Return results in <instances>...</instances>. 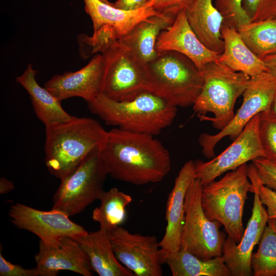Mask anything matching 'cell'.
<instances>
[{
  "mask_svg": "<svg viewBox=\"0 0 276 276\" xmlns=\"http://www.w3.org/2000/svg\"><path fill=\"white\" fill-rule=\"evenodd\" d=\"M100 150L108 175L135 185L158 182L171 168L167 149L147 133L113 128Z\"/></svg>",
  "mask_w": 276,
  "mask_h": 276,
  "instance_id": "6da1fadb",
  "label": "cell"
},
{
  "mask_svg": "<svg viewBox=\"0 0 276 276\" xmlns=\"http://www.w3.org/2000/svg\"><path fill=\"white\" fill-rule=\"evenodd\" d=\"M108 131L96 120L72 116L45 126L44 162L51 174L60 179L90 152L101 147Z\"/></svg>",
  "mask_w": 276,
  "mask_h": 276,
  "instance_id": "7a4b0ae2",
  "label": "cell"
},
{
  "mask_svg": "<svg viewBox=\"0 0 276 276\" xmlns=\"http://www.w3.org/2000/svg\"><path fill=\"white\" fill-rule=\"evenodd\" d=\"M87 103L90 111L107 125L153 136L170 126L177 114V107L149 91L123 101L100 94Z\"/></svg>",
  "mask_w": 276,
  "mask_h": 276,
  "instance_id": "3957f363",
  "label": "cell"
},
{
  "mask_svg": "<svg viewBox=\"0 0 276 276\" xmlns=\"http://www.w3.org/2000/svg\"><path fill=\"white\" fill-rule=\"evenodd\" d=\"M249 192L254 193V189L246 164L203 186L201 192V205L206 216L218 221L228 237L237 243L244 231L242 217Z\"/></svg>",
  "mask_w": 276,
  "mask_h": 276,
  "instance_id": "277c9868",
  "label": "cell"
},
{
  "mask_svg": "<svg viewBox=\"0 0 276 276\" xmlns=\"http://www.w3.org/2000/svg\"><path fill=\"white\" fill-rule=\"evenodd\" d=\"M147 68L148 91L177 107L193 105L201 90L203 77L192 60L178 52L166 51L148 63Z\"/></svg>",
  "mask_w": 276,
  "mask_h": 276,
  "instance_id": "5b68a950",
  "label": "cell"
},
{
  "mask_svg": "<svg viewBox=\"0 0 276 276\" xmlns=\"http://www.w3.org/2000/svg\"><path fill=\"white\" fill-rule=\"evenodd\" d=\"M201 71L203 85L193 109L202 120L207 113H212L213 117L207 120L221 130L234 117L236 100L243 95L251 77L216 61L208 63Z\"/></svg>",
  "mask_w": 276,
  "mask_h": 276,
  "instance_id": "8992f818",
  "label": "cell"
},
{
  "mask_svg": "<svg viewBox=\"0 0 276 276\" xmlns=\"http://www.w3.org/2000/svg\"><path fill=\"white\" fill-rule=\"evenodd\" d=\"M108 172L100 148L90 152L71 172L61 178L53 197L52 209L69 217L99 200Z\"/></svg>",
  "mask_w": 276,
  "mask_h": 276,
  "instance_id": "52a82bcc",
  "label": "cell"
},
{
  "mask_svg": "<svg viewBox=\"0 0 276 276\" xmlns=\"http://www.w3.org/2000/svg\"><path fill=\"white\" fill-rule=\"evenodd\" d=\"M202 188L200 180L195 178L187 191L179 250L208 260L222 256L226 237L225 233L219 231L221 224L210 220L204 213L201 201Z\"/></svg>",
  "mask_w": 276,
  "mask_h": 276,
  "instance_id": "ba28073f",
  "label": "cell"
},
{
  "mask_svg": "<svg viewBox=\"0 0 276 276\" xmlns=\"http://www.w3.org/2000/svg\"><path fill=\"white\" fill-rule=\"evenodd\" d=\"M102 55L104 75L101 94L123 101L148 91L147 64L119 40Z\"/></svg>",
  "mask_w": 276,
  "mask_h": 276,
  "instance_id": "9c48e42d",
  "label": "cell"
},
{
  "mask_svg": "<svg viewBox=\"0 0 276 276\" xmlns=\"http://www.w3.org/2000/svg\"><path fill=\"white\" fill-rule=\"evenodd\" d=\"M276 95V78L268 72L251 77L243 94L242 105L229 123L215 134L203 133L198 139L203 154L215 157L214 149L223 138L235 140L246 124L256 116L271 109Z\"/></svg>",
  "mask_w": 276,
  "mask_h": 276,
  "instance_id": "30bf717a",
  "label": "cell"
},
{
  "mask_svg": "<svg viewBox=\"0 0 276 276\" xmlns=\"http://www.w3.org/2000/svg\"><path fill=\"white\" fill-rule=\"evenodd\" d=\"M260 114L254 117L233 143L218 156L206 162L199 159L194 162L196 178L200 180L203 186L249 161L266 157L259 136Z\"/></svg>",
  "mask_w": 276,
  "mask_h": 276,
  "instance_id": "8fae6325",
  "label": "cell"
},
{
  "mask_svg": "<svg viewBox=\"0 0 276 276\" xmlns=\"http://www.w3.org/2000/svg\"><path fill=\"white\" fill-rule=\"evenodd\" d=\"M9 215L14 225L35 234L45 244H57L66 237L76 239L88 233L57 210L44 211L16 203L11 206Z\"/></svg>",
  "mask_w": 276,
  "mask_h": 276,
  "instance_id": "7c38bea8",
  "label": "cell"
},
{
  "mask_svg": "<svg viewBox=\"0 0 276 276\" xmlns=\"http://www.w3.org/2000/svg\"><path fill=\"white\" fill-rule=\"evenodd\" d=\"M109 236L117 259L135 275H163L155 236L131 233L120 226Z\"/></svg>",
  "mask_w": 276,
  "mask_h": 276,
  "instance_id": "4fadbf2b",
  "label": "cell"
},
{
  "mask_svg": "<svg viewBox=\"0 0 276 276\" xmlns=\"http://www.w3.org/2000/svg\"><path fill=\"white\" fill-rule=\"evenodd\" d=\"M254 194L251 215L240 242L237 243L227 236L223 245L222 256L232 276L253 275L252 250L259 243L269 220L265 206L255 189Z\"/></svg>",
  "mask_w": 276,
  "mask_h": 276,
  "instance_id": "5bb4252c",
  "label": "cell"
},
{
  "mask_svg": "<svg viewBox=\"0 0 276 276\" xmlns=\"http://www.w3.org/2000/svg\"><path fill=\"white\" fill-rule=\"evenodd\" d=\"M103 75V57L97 54L78 71L54 75L44 87L61 101L76 97L88 102L101 93Z\"/></svg>",
  "mask_w": 276,
  "mask_h": 276,
  "instance_id": "9a60e30c",
  "label": "cell"
},
{
  "mask_svg": "<svg viewBox=\"0 0 276 276\" xmlns=\"http://www.w3.org/2000/svg\"><path fill=\"white\" fill-rule=\"evenodd\" d=\"M38 276H56L60 270H70L83 276H91L89 259L79 243L71 237H64L55 244L40 241L35 256Z\"/></svg>",
  "mask_w": 276,
  "mask_h": 276,
  "instance_id": "2e32d148",
  "label": "cell"
},
{
  "mask_svg": "<svg viewBox=\"0 0 276 276\" xmlns=\"http://www.w3.org/2000/svg\"><path fill=\"white\" fill-rule=\"evenodd\" d=\"M159 53L174 51L192 60L201 70L216 61L220 54L207 48L198 38L188 21L185 10L180 11L172 24L159 35L155 45Z\"/></svg>",
  "mask_w": 276,
  "mask_h": 276,
  "instance_id": "e0dca14e",
  "label": "cell"
},
{
  "mask_svg": "<svg viewBox=\"0 0 276 276\" xmlns=\"http://www.w3.org/2000/svg\"><path fill=\"white\" fill-rule=\"evenodd\" d=\"M195 178L194 162L188 160L180 169L167 199V226L164 237L159 242V247L167 252L173 253L179 250L185 220V195L189 187Z\"/></svg>",
  "mask_w": 276,
  "mask_h": 276,
  "instance_id": "ac0fdd59",
  "label": "cell"
},
{
  "mask_svg": "<svg viewBox=\"0 0 276 276\" xmlns=\"http://www.w3.org/2000/svg\"><path fill=\"white\" fill-rule=\"evenodd\" d=\"M84 9L90 16L94 31L104 25L113 27L119 38L127 33L135 25L147 18L162 14L153 7L154 0H150L144 7L133 11L118 9L101 0H83Z\"/></svg>",
  "mask_w": 276,
  "mask_h": 276,
  "instance_id": "d6986e66",
  "label": "cell"
},
{
  "mask_svg": "<svg viewBox=\"0 0 276 276\" xmlns=\"http://www.w3.org/2000/svg\"><path fill=\"white\" fill-rule=\"evenodd\" d=\"M75 240L87 256L93 271L100 276H135L117 259L106 231L100 228Z\"/></svg>",
  "mask_w": 276,
  "mask_h": 276,
  "instance_id": "ffe728a7",
  "label": "cell"
},
{
  "mask_svg": "<svg viewBox=\"0 0 276 276\" xmlns=\"http://www.w3.org/2000/svg\"><path fill=\"white\" fill-rule=\"evenodd\" d=\"M174 19V17L163 14L150 16L135 25L119 40L147 64L159 55L155 48L158 37Z\"/></svg>",
  "mask_w": 276,
  "mask_h": 276,
  "instance_id": "44dd1931",
  "label": "cell"
},
{
  "mask_svg": "<svg viewBox=\"0 0 276 276\" xmlns=\"http://www.w3.org/2000/svg\"><path fill=\"white\" fill-rule=\"evenodd\" d=\"M185 11L189 24L199 40L209 49L222 53L223 17L212 0H196Z\"/></svg>",
  "mask_w": 276,
  "mask_h": 276,
  "instance_id": "7402d4cb",
  "label": "cell"
},
{
  "mask_svg": "<svg viewBox=\"0 0 276 276\" xmlns=\"http://www.w3.org/2000/svg\"><path fill=\"white\" fill-rule=\"evenodd\" d=\"M221 33L224 50L216 61L250 77L268 71L264 61L250 50L237 30L222 24Z\"/></svg>",
  "mask_w": 276,
  "mask_h": 276,
  "instance_id": "603a6c76",
  "label": "cell"
},
{
  "mask_svg": "<svg viewBox=\"0 0 276 276\" xmlns=\"http://www.w3.org/2000/svg\"><path fill=\"white\" fill-rule=\"evenodd\" d=\"M36 75V71L29 64L23 74L16 77V81L28 93L38 119L45 126L71 118L73 116L64 110L61 101L46 88L39 85Z\"/></svg>",
  "mask_w": 276,
  "mask_h": 276,
  "instance_id": "cb8c5ba5",
  "label": "cell"
},
{
  "mask_svg": "<svg viewBox=\"0 0 276 276\" xmlns=\"http://www.w3.org/2000/svg\"><path fill=\"white\" fill-rule=\"evenodd\" d=\"M161 264H167L173 276H231L222 256L202 260L183 250L169 253L160 248Z\"/></svg>",
  "mask_w": 276,
  "mask_h": 276,
  "instance_id": "d4e9b609",
  "label": "cell"
},
{
  "mask_svg": "<svg viewBox=\"0 0 276 276\" xmlns=\"http://www.w3.org/2000/svg\"><path fill=\"white\" fill-rule=\"evenodd\" d=\"M100 205L93 211L92 219L98 222L100 228L109 233L120 226L126 217V207L131 202V197L117 188L102 194Z\"/></svg>",
  "mask_w": 276,
  "mask_h": 276,
  "instance_id": "484cf974",
  "label": "cell"
},
{
  "mask_svg": "<svg viewBox=\"0 0 276 276\" xmlns=\"http://www.w3.org/2000/svg\"><path fill=\"white\" fill-rule=\"evenodd\" d=\"M240 37L259 58L276 54V18L250 22L238 30Z\"/></svg>",
  "mask_w": 276,
  "mask_h": 276,
  "instance_id": "4316f807",
  "label": "cell"
},
{
  "mask_svg": "<svg viewBox=\"0 0 276 276\" xmlns=\"http://www.w3.org/2000/svg\"><path fill=\"white\" fill-rule=\"evenodd\" d=\"M251 265L254 276H276L275 219L268 220L258 249L251 256Z\"/></svg>",
  "mask_w": 276,
  "mask_h": 276,
  "instance_id": "83f0119b",
  "label": "cell"
},
{
  "mask_svg": "<svg viewBox=\"0 0 276 276\" xmlns=\"http://www.w3.org/2000/svg\"><path fill=\"white\" fill-rule=\"evenodd\" d=\"M119 38L116 29L108 25L94 31L91 36L81 34L78 37L81 56L85 59L95 54H102Z\"/></svg>",
  "mask_w": 276,
  "mask_h": 276,
  "instance_id": "f1b7e54d",
  "label": "cell"
},
{
  "mask_svg": "<svg viewBox=\"0 0 276 276\" xmlns=\"http://www.w3.org/2000/svg\"><path fill=\"white\" fill-rule=\"evenodd\" d=\"M259 132L265 158L276 164V116L271 109L260 114Z\"/></svg>",
  "mask_w": 276,
  "mask_h": 276,
  "instance_id": "f546056e",
  "label": "cell"
},
{
  "mask_svg": "<svg viewBox=\"0 0 276 276\" xmlns=\"http://www.w3.org/2000/svg\"><path fill=\"white\" fill-rule=\"evenodd\" d=\"M242 1H215L214 6L223 17L222 24L238 30L250 22L243 8Z\"/></svg>",
  "mask_w": 276,
  "mask_h": 276,
  "instance_id": "4dcf8cb0",
  "label": "cell"
},
{
  "mask_svg": "<svg viewBox=\"0 0 276 276\" xmlns=\"http://www.w3.org/2000/svg\"><path fill=\"white\" fill-rule=\"evenodd\" d=\"M242 6L250 22L276 18V0H243Z\"/></svg>",
  "mask_w": 276,
  "mask_h": 276,
  "instance_id": "1f68e13d",
  "label": "cell"
},
{
  "mask_svg": "<svg viewBox=\"0 0 276 276\" xmlns=\"http://www.w3.org/2000/svg\"><path fill=\"white\" fill-rule=\"evenodd\" d=\"M248 174L253 189L257 191L262 204L266 207L269 219L276 220V191L259 181L252 163L248 165Z\"/></svg>",
  "mask_w": 276,
  "mask_h": 276,
  "instance_id": "d6a6232c",
  "label": "cell"
},
{
  "mask_svg": "<svg viewBox=\"0 0 276 276\" xmlns=\"http://www.w3.org/2000/svg\"><path fill=\"white\" fill-rule=\"evenodd\" d=\"M251 163L259 181L276 191V164L265 157L257 158Z\"/></svg>",
  "mask_w": 276,
  "mask_h": 276,
  "instance_id": "836d02e7",
  "label": "cell"
},
{
  "mask_svg": "<svg viewBox=\"0 0 276 276\" xmlns=\"http://www.w3.org/2000/svg\"><path fill=\"white\" fill-rule=\"evenodd\" d=\"M196 0H154L153 8L160 13L175 17L181 10L189 8Z\"/></svg>",
  "mask_w": 276,
  "mask_h": 276,
  "instance_id": "e575fe53",
  "label": "cell"
},
{
  "mask_svg": "<svg viewBox=\"0 0 276 276\" xmlns=\"http://www.w3.org/2000/svg\"><path fill=\"white\" fill-rule=\"evenodd\" d=\"M1 276H38L36 267L26 269L22 266L14 264L7 260L0 253Z\"/></svg>",
  "mask_w": 276,
  "mask_h": 276,
  "instance_id": "d590c367",
  "label": "cell"
},
{
  "mask_svg": "<svg viewBox=\"0 0 276 276\" xmlns=\"http://www.w3.org/2000/svg\"><path fill=\"white\" fill-rule=\"evenodd\" d=\"M150 0H116L111 5L114 7L125 10L133 11L145 7Z\"/></svg>",
  "mask_w": 276,
  "mask_h": 276,
  "instance_id": "8d00e7d4",
  "label": "cell"
},
{
  "mask_svg": "<svg viewBox=\"0 0 276 276\" xmlns=\"http://www.w3.org/2000/svg\"><path fill=\"white\" fill-rule=\"evenodd\" d=\"M262 60L267 67L268 72L276 78V54L267 56Z\"/></svg>",
  "mask_w": 276,
  "mask_h": 276,
  "instance_id": "74e56055",
  "label": "cell"
},
{
  "mask_svg": "<svg viewBox=\"0 0 276 276\" xmlns=\"http://www.w3.org/2000/svg\"><path fill=\"white\" fill-rule=\"evenodd\" d=\"M14 189L13 183L4 177L0 178V194H4L11 192Z\"/></svg>",
  "mask_w": 276,
  "mask_h": 276,
  "instance_id": "f35d334b",
  "label": "cell"
},
{
  "mask_svg": "<svg viewBox=\"0 0 276 276\" xmlns=\"http://www.w3.org/2000/svg\"><path fill=\"white\" fill-rule=\"evenodd\" d=\"M271 110L274 113L276 116V95L275 96L274 99L273 100V103L271 105Z\"/></svg>",
  "mask_w": 276,
  "mask_h": 276,
  "instance_id": "ab89813d",
  "label": "cell"
},
{
  "mask_svg": "<svg viewBox=\"0 0 276 276\" xmlns=\"http://www.w3.org/2000/svg\"><path fill=\"white\" fill-rule=\"evenodd\" d=\"M101 1L107 4L110 3V2H109L108 0H101Z\"/></svg>",
  "mask_w": 276,
  "mask_h": 276,
  "instance_id": "60d3db41",
  "label": "cell"
}]
</instances>
